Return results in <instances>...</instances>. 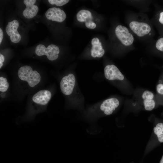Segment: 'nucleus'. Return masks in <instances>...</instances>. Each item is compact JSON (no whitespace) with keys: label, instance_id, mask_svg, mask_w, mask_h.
<instances>
[{"label":"nucleus","instance_id":"aec40b11","mask_svg":"<svg viewBox=\"0 0 163 163\" xmlns=\"http://www.w3.org/2000/svg\"><path fill=\"white\" fill-rule=\"evenodd\" d=\"M159 21V22L163 25V11H162L160 13Z\"/></svg>","mask_w":163,"mask_h":163},{"label":"nucleus","instance_id":"f3484780","mask_svg":"<svg viewBox=\"0 0 163 163\" xmlns=\"http://www.w3.org/2000/svg\"><path fill=\"white\" fill-rule=\"evenodd\" d=\"M50 4L51 5L55 4L57 6H61L67 4L69 0H48Z\"/></svg>","mask_w":163,"mask_h":163},{"label":"nucleus","instance_id":"a211bd4d","mask_svg":"<svg viewBox=\"0 0 163 163\" xmlns=\"http://www.w3.org/2000/svg\"><path fill=\"white\" fill-rule=\"evenodd\" d=\"M155 47L157 50L163 52V37L160 38L157 40Z\"/></svg>","mask_w":163,"mask_h":163},{"label":"nucleus","instance_id":"39448f33","mask_svg":"<svg viewBox=\"0 0 163 163\" xmlns=\"http://www.w3.org/2000/svg\"><path fill=\"white\" fill-rule=\"evenodd\" d=\"M75 78L74 75L69 74L64 77L60 83V89L62 92L65 95L71 94L75 86Z\"/></svg>","mask_w":163,"mask_h":163},{"label":"nucleus","instance_id":"f8f14e48","mask_svg":"<svg viewBox=\"0 0 163 163\" xmlns=\"http://www.w3.org/2000/svg\"><path fill=\"white\" fill-rule=\"evenodd\" d=\"M51 97V94L50 91L42 90L34 94L32 97V100L38 105H45L48 104Z\"/></svg>","mask_w":163,"mask_h":163},{"label":"nucleus","instance_id":"393cba45","mask_svg":"<svg viewBox=\"0 0 163 163\" xmlns=\"http://www.w3.org/2000/svg\"><path fill=\"white\" fill-rule=\"evenodd\" d=\"M3 64L2 63H0V68L1 69V67L3 66Z\"/></svg>","mask_w":163,"mask_h":163},{"label":"nucleus","instance_id":"4be33fe9","mask_svg":"<svg viewBox=\"0 0 163 163\" xmlns=\"http://www.w3.org/2000/svg\"><path fill=\"white\" fill-rule=\"evenodd\" d=\"M5 60V58L4 56L2 54H0V63L3 62Z\"/></svg>","mask_w":163,"mask_h":163},{"label":"nucleus","instance_id":"9b49d317","mask_svg":"<svg viewBox=\"0 0 163 163\" xmlns=\"http://www.w3.org/2000/svg\"><path fill=\"white\" fill-rule=\"evenodd\" d=\"M36 0H24V4L26 8L23 12V15L26 18L30 19L33 18L37 14L39 8L38 6L34 5Z\"/></svg>","mask_w":163,"mask_h":163},{"label":"nucleus","instance_id":"1a4fd4ad","mask_svg":"<svg viewBox=\"0 0 163 163\" xmlns=\"http://www.w3.org/2000/svg\"><path fill=\"white\" fill-rule=\"evenodd\" d=\"M76 18L79 21L85 22V26L88 28L93 29L96 27V24L92 21L93 17L91 13L88 10H80L77 14Z\"/></svg>","mask_w":163,"mask_h":163},{"label":"nucleus","instance_id":"5701e85b","mask_svg":"<svg viewBox=\"0 0 163 163\" xmlns=\"http://www.w3.org/2000/svg\"><path fill=\"white\" fill-rule=\"evenodd\" d=\"M6 94L4 93H2L1 94V96L2 97H4L5 96Z\"/></svg>","mask_w":163,"mask_h":163},{"label":"nucleus","instance_id":"412c9836","mask_svg":"<svg viewBox=\"0 0 163 163\" xmlns=\"http://www.w3.org/2000/svg\"><path fill=\"white\" fill-rule=\"evenodd\" d=\"M3 37V33L2 29L0 28V44H1Z\"/></svg>","mask_w":163,"mask_h":163},{"label":"nucleus","instance_id":"20e7f679","mask_svg":"<svg viewBox=\"0 0 163 163\" xmlns=\"http://www.w3.org/2000/svg\"><path fill=\"white\" fill-rule=\"evenodd\" d=\"M35 52L38 56L45 55L49 60L53 61L58 58L59 49L57 46L54 44L50 45L46 47L44 45L40 44L37 46Z\"/></svg>","mask_w":163,"mask_h":163},{"label":"nucleus","instance_id":"6e6552de","mask_svg":"<svg viewBox=\"0 0 163 163\" xmlns=\"http://www.w3.org/2000/svg\"><path fill=\"white\" fill-rule=\"evenodd\" d=\"M45 15L48 19L59 22L64 21L66 18V14L64 11L60 8L55 7L49 8Z\"/></svg>","mask_w":163,"mask_h":163},{"label":"nucleus","instance_id":"7ed1b4c3","mask_svg":"<svg viewBox=\"0 0 163 163\" xmlns=\"http://www.w3.org/2000/svg\"><path fill=\"white\" fill-rule=\"evenodd\" d=\"M115 35L121 43L125 47H128L133 44L134 37L126 27L119 25L115 29Z\"/></svg>","mask_w":163,"mask_h":163},{"label":"nucleus","instance_id":"9d476101","mask_svg":"<svg viewBox=\"0 0 163 163\" xmlns=\"http://www.w3.org/2000/svg\"><path fill=\"white\" fill-rule=\"evenodd\" d=\"M120 104L118 99L115 98H111L104 100L101 105V110L104 111L107 115L111 114Z\"/></svg>","mask_w":163,"mask_h":163},{"label":"nucleus","instance_id":"2eb2a0df","mask_svg":"<svg viewBox=\"0 0 163 163\" xmlns=\"http://www.w3.org/2000/svg\"><path fill=\"white\" fill-rule=\"evenodd\" d=\"M154 133L157 136L158 141L163 142V123H159L154 128Z\"/></svg>","mask_w":163,"mask_h":163},{"label":"nucleus","instance_id":"4468645a","mask_svg":"<svg viewBox=\"0 0 163 163\" xmlns=\"http://www.w3.org/2000/svg\"><path fill=\"white\" fill-rule=\"evenodd\" d=\"M91 43L92 45L91 50V56L94 58L102 57L104 54L105 51L99 39L97 37L93 38L91 40Z\"/></svg>","mask_w":163,"mask_h":163},{"label":"nucleus","instance_id":"f03ea898","mask_svg":"<svg viewBox=\"0 0 163 163\" xmlns=\"http://www.w3.org/2000/svg\"><path fill=\"white\" fill-rule=\"evenodd\" d=\"M130 30L139 37H144L150 35L152 28L149 24L145 21L132 20L129 23Z\"/></svg>","mask_w":163,"mask_h":163},{"label":"nucleus","instance_id":"423d86ee","mask_svg":"<svg viewBox=\"0 0 163 163\" xmlns=\"http://www.w3.org/2000/svg\"><path fill=\"white\" fill-rule=\"evenodd\" d=\"M19 26L18 21L14 20L9 22L6 27L7 34L10 37L11 41L14 43H18L21 40V35L17 30Z\"/></svg>","mask_w":163,"mask_h":163},{"label":"nucleus","instance_id":"f257e3e1","mask_svg":"<svg viewBox=\"0 0 163 163\" xmlns=\"http://www.w3.org/2000/svg\"><path fill=\"white\" fill-rule=\"evenodd\" d=\"M18 75L21 80L27 82L29 86L34 87L40 82L41 77L36 71H33L32 68L28 66L21 67L19 69Z\"/></svg>","mask_w":163,"mask_h":163},{"label":"nucleus","instance_id":"dca6fc26","mask_svg":"<svg viewBox=\"0 0 163 163\" xmlns=\"http://www.w3.org/2000/svg\"><path fill=\"white\" fill-rule=\"evenodd\" d=\"M7 79L2 77H0V91L2 92L6 91L9 87V84Z\"/></svg>","mask_w":163,"mask_h":163},{"label":"nucleus","instance_id":"0eeeda50","mask_svg":"<svg viewBox=\"0 0 163 163\" xmlns=\"http://www.w3.org/2000/svg\"><path fill=\"white\" fill-rule=\"evenodd\" d=\"M105 77L110 80H119L123 81L124 76L117 67L114 65L106 66L104 69Z\"/></svg>","mask_w":163,"mask_h":163},{"label":"nucleus","instance_id":"ddd939ff","mask_svg":"<svg viewBox=\"0 0 163 163\" xmlns=\"http://www.w3.org/2000/svg\"><path fill=\"white\" fill-rule=\"evenodd\" d=\"M154 97L153 93L149 90H145L142 93L141 97L146 110L151 111L155 108V103L154 99Z\"/></svg>","mask_w":163,"mask_h":163},{"label":"nucleus","instance_id":"b1692460","mask_svg":"<svg viewBox=\"0 0 163 163\" xmlns=\"http://www.w3.org/2000/svg\"><path fill=\"white\" fill-rule=\"evenodd\" d=\"M159 163H163V155L162 156V158L161 159V160L160 161Z\"/></svg>","mask_w":163,"mask_h":163},{"label":"nucleus","instance_id":"6ab92c4d","mask_svg":"<svg viewBox=\"0 0 163 163\" xmlns=\"http://www.w3.org/2000/svg\"><path fill=\"white\" fill-rule=\"evenodd\" d=\"M156 91L158 93L163 95V84H159L157 85L156 88Z\"/></svg>","mask_w":163,"mask_h":163}]
</instances>
